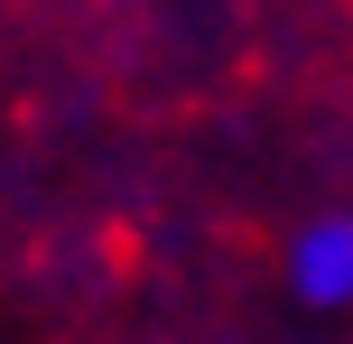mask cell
Listing matches in <instances>:
<instances>
[{
    "instance_id": "1",
    "label": "cell",
    "mask_w": 353,
    "mask_h": 344,
    "mask_svg": "<svg viewBox=\"0 0 353 344\" xmlns=\"http://www.w3.org/2000/svg\"><path fill=\"white\" fill-rule=\"evenodd\" d=\"M288 289L298 307H353V214H316L288 233Z\"/></svg>"
}]
</instances>
